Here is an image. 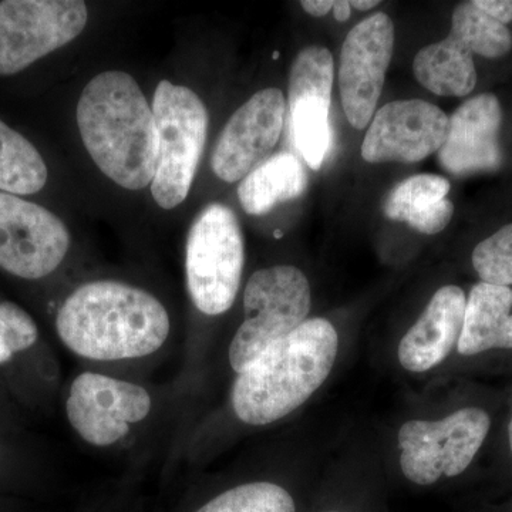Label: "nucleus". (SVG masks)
<instances>
[{"label": "nucleus", "instance_id": "nucleus-2", "mask_svg": "<svg viewBox=\"0 0 512 512\" xmlns=\"http://www.w3.org/2000/svg\"><path fill=\"white\" fill-rule=\"evenodd\" d=\"M77 126L87 153L110 180L131 191L153 183L160 153L156 117L130 74H97L77 103Z\"/></svg>", "mask_w": 512, "mask_h": 512}, {"label": "nucleus", "instance_id": "nucleus-30", "mask_svg": "<svg viewBox=\"0 0 512 512\" xmlns=\"http://www.w3.org/2000/svg\"><path fill=\"white\" fill-rule=\"evenodd\" d=\"M13 355L10 353L8 343H6V329L5 323H3L2 316H0V365H5Z\"/></svg>", "mask_w": 512, "mask_h": 512}, {"label": "nucleus", "instance_id": "nucleus-4", "mask_svg": "<svg viewBox=\"0 0 512 512\" xmlns=\"http://www.w3.org/2000/svg\"><path fill=\"white\" fill-rule=\"evenodd\" d=\"M245 245L241 225L227 205H207L192 222L185 248L188 292L208 316L231 309L241 285Z\"/></svg>", "mask_w": 512, "mask_h": 512}, {"label": "nucleus", "instance_id": "nucleus-1", "mask_svg": "<svg viewBox=\"0 0 512 512\" xmlns=\"http://www.w3.org/2000/svg\"><path fill=\"white\" fill-rule=\"evenodd\" d=\"M170 328L167 309L156 296L117 281L80 286L56 318L64 346L74 355L100 362L153 355L167 342Z\"/></svg>", "mask_w": 512, "mask_h": 512}, {"label": "nucleus", "instance_id": "nucleus-23", "mask_svg": "<svg viewBox=\"0 0 512 512\" xmlns=\"http://www.w3.org/2000/svg\"><path fill=\"white\" fill-rule=\"evenodd\" d=\"M197 512H296L293 498L274 483L238 485L212 498Z\"/></svg>", "mask_w": 512, "mask_h": 512}, {"label": "nucleus", "instance_id": "nucleus-25", "mask_svg": "<svg viewBox=\"0 0 512 512\" xmlns=\"http://www.w3.org/2000/svg\"><path fill=\"white\" fill-rule=\"evenodd\" d=\"M473 266L481 282L498 286L512 285V222L498 229L477 245Z\"/></svg>", "mask_w": 512, "mask_h": 512}, {"label": "nucleus", "instance_id": "nucleus-20", "mask_svg": "<svg viewBox=\"0 0 512 512\" xmlns=\"http://www.w3.org/2000/svg\"><path fill=\"white\" fill-rule=\"evenodd\" d=\"M49 177L42 154L32 143L0 120V191L33 195Z\"/></svg>", "mask_w": 512, "mask_h": 512}, {"label": "nucleus", "instance_id": "nucleus-13", "mask_svg": "<svg viewBox=\"0 0 512 512\" xmlns=\"http://www.w3.org/2000/svg\"><path fill=\"white\" fill-rule=\"evenodd\" d=\"M447 133L446 113L429 101H392L373 116L362 157L372 164L419 163L439 153Z\"/></svg>", "mask_w": 512, "mask_h": 512}, {"label": "nucleus", "instance_id": "nucleus-18", "mask_svg": "<svg viewBox=\"0 0 512 512\" xmlns=\"http://www.w3.org/2000/svg\"><path fill=\"white\" fill-rule=\"evenodd\" d=\"M308 177L301 161L291 153H278L258 165L241 181L239 202L249 215H265L282 202L301 197Z\"/></svg>", "mask_w": 512, "mask_h": 512}, {"label": "nucleus", "instance_id": "nucleus-14", "mask_svg": "<svg viewBox=\"0 0 512 512\" xmlns=\"http://www.w3.org/2000/svg\"><path fill=\"white\" fill-rule=\"evenodd\" d=\"M501 124L503 111L494 94H480L461 104L448 117L447 138L439 150L441 167L456 177L497 171L503 164Z\"/></svg>", "mask_w": 512, "mask_h": 512}, {"label": "nucleus", "instance_id": "nucleus-15", "mask_svg": "<svg viewBox=\"0 0 512 512\" xmlns=\"http://www.w3.org/2000/svg\"><path fill=\"white\" fill-rule=\"evenodd\" d=\"M466 293L448 285L434 293L419 320L399 345V362L413 373L427 372L440 365L456 348L463 330Z\"/></svg>", "mask_w": 512, "mask_h": 512}, {"label": "nucleus", "instance_id": "nucleus-10", "mask_svg": "<svg viewBox=\"0 0 512 512\" xmlns=\"http://www.w3.org/2000/svg\"><path fill=\"white\" fill-rule=\"evenodd\" d=\"M151 397L144 387L100 373H82L73 380L66 400L70 426L86 443L110 447L146 420Z\"/></svg>", "mask_w": 512, "mask_h": 512}, {"label": "nucleus", "instance_id": "nucleus-29", "mask_svg": "<svg viewBox=\"0 0 512 512\" xmlns=\"http://www.w3.org/2000/svg\"><path fill=\"white\" fill-rule=\"evenodd\" d=\"M332 10L336 20L346 22L350 18V13H352V6H350L348 0H338V2H333Z\"/></svg>", "mask_w": 512, "mask_h": 512}, {"label": "nucleus", "instance_id": "nucleus-24", "mask_svg": "<svg viewBox=\"0 0 512 512\" xmlns=\"http://www.w3.org/2000/svg\"><path fill=\"white\" fill-rule=\"evenodd\" d=\"M335 63L326 47L309 46L293 60L289 76V103L308 97L332 99Z\"/></svg>", "mask_w": 512, "mask_h": 512}, {"label": "nucleus", "instance_id": "nucleus-21", "mask_svg": "<svg viewBox=\"0 0 512 512\" xmlns=\"http://www.w3.org/2000/svg\"><path fill=\"white\" fill-rule=\"evenodd\" d=\"M448 36L466 46L473 55L498 59L512 49V35L507 26L485 15L474 2L458 6L451 19Z\"/></svg>", "mask_w": 512, "mask_h": 512}, {"label": "nucleus", "instance_id": "nucleus-27", "mask_svg": "<svg viewBox=\"0 0 512 512\" xmlns=\"http://www.w3.org/2000/svg\"><path fill=\"white\" fill-rule=\"evenodd\" d=\"M474 5L485 15L507 25L512 20V0H476Z\"/></svg>", "mask_w": 512, "mask_h": 512}, {"label": "nucleus", "instance_id": "nucleus-11", "mask_svg": "<svg viewBox=\"0 0 512 512\" xmlns=\"http://www.w3.org/2000/svg\"><path fill=\"white\" fill-rule=\"evenodd\" d=\"M394 50L393 20L376 13L357 23L340 53L339 89L350 126L365 130L375 116Z\"/></svg>", "mask_w": 512, "mask_h": 512}, {"label": "nucleus", "instance_id": "nucleus-19", "mask_svg": "<svg viewBox=\"0 0 512 512\" xmlns=\"http://www.w3.org/2000/svg\"><path fill=\"white\" fill-rule=\"evenodd\" d=\"M473 53L456 39L423 47L413 62L417 82L429 92L443 97H466L477 84Z\"/></svg>", "mask_w": 512, "mask_h": 512}, {"label": "nucleus", "instance_id": "nucleus-31", "mask_svg": "<svg viewBox=\"0 0 512 512\" xmlns=\"http://www.w3.org/2000/svg\"><path fill=\"white\" fill-rule=\"evenodd\" d=\"M379 5V0H352V2H350V6H352L353 9L360 10V12H366V10L376 8V6Z\"/></svg>", "mask_w": 512, "mask_h": 512}, {"label": "nucleus", "instance_id": "nucleus-17", "mask_svg": "<svg viewBox=\"0 0 512 512\" xmlns=\"http://www.w3.org/2000/svg\"><path fill=\"white\" fill-rule=\"evenodd\" d=\"M448 191L450 183L441 175H413L390 191L384 214L421 234H439L454 215V204L446 198Z\"/></svg>", "mask_w": 512, "mask_h": 512}, {"label": "nucleus", "instance_id": "nucleus-16", "mask_svg": "<svg viewBox=\"0 0 512 512\" xmlns=\"http://www.w3.org/2000/svg\"><path fill=\"white\" fill-rule=\"evenodd\" d=\"M512 289L480 282L471 289L457 350L476 356L491 349H512Z\"/></svg>", "mask_w": 512, "mask_h": 512}, {"label": "nucleus", "instance_id": "nucleus-8", "mask_svg": "<svg viewBox=\"0 0 512 512\" xmlns=\"http://www.w3.org/2000/svg\"><path fill=\"white\" fill-rule=\"evenodd\" d=\"M89 10L82 0L0 2V76L25 70L83 32Z\"/></svg>", "mask_w": 512, "mask_h": 512}, {"label": "nucleus", "instance_id": "nucleus-6", "mask_svg": "<svg viewBox=\"0 0 512 512\" xmlns=\"http://www.w3.org/2000/svg\"><path fill=\"white\" fill-rule=\"evenodd\" d=\"M311 286L301 269L279 265L256 271L244 292L245 319L231 346L229 365L247 369L269 346L308 320Z\"/></svg>", "mask_w": 512, "mask_h": 512}, {"label": "nucleus", "instance_id": "nucleus-32", "mask_svg": "<svg viewBox=\"0 0 512 512\" xmlns=\"http://www.w3.org/2000/svg\"><path fill=\"white\" fill-rule=\"evenodd\" d=\"M508 437H510V448H511V454H512V416L510 420V426H508Z\"/></svg>", "mask_w": 512, "mask_h": 512}, {"label": "nucleus", "instance_id": "nucleus-7", "mask_svg": "<svg viewBox=\"0 0 512 512\" xmlns=\"http://www.w3.org/2000/svg\"><path fill=\"white\" fill-rule=\"evenodd\" d=\"M491 419L480 407H464L439 421L410 420L399 430L400 467L414 484L457 477L473 463Z\"/></svg>", "mask_w": 512, "mask_h": 512}, {"label": "nucleus", "instance_id": "nucleus-9", "mask_svg": "<svg viewBox=\"0 0 512 512\" xmlns=\"http://www.w3.org/2000/svg\"><path fill=\"white\" fill-rule=\"evenodd\" d=\"M70 248V234L52 211L0 191V268L22 279L55 272Z\"/></svg>", "mask_w": 512, "mask_h": 512}, {"label": "nucleus", "instance_id": "nucleus-26", "mask_svg": "<svg viewBox=\"0 0 512 512\" xmlns=\"http://www.w3.org/2000/svg\"><path fill=\"white\" fill-rule=\"evenodd\" d=\"M0 316L6 329V343L12 355L25 352L35 345L39 330L25 309L13 302L0 303Z\"/></svg>", "mask_w": 512, "mask_h": 512}, {"label": "nucleus", "instance_id": "nucleus-12", "mask_svg": "<svg viewBox=\"0 0 512 512\" xmlns=\"http://www.w3.org/2000/svg\"><path fill=\"white\" fill-rule=\"evenodd\" d=\"M285 121L284 93L275 87L255 93L225 124L212 153L214 174L225 183L244 180L271 157Z\"/></svg>", "mask_w": 512, "mask_h": 512}, {"label": "nucleus", "instance_id": "nucleus-3", "mask_svg": "<svg viewBox=\"0 0 512 512\" xmlns=\"http://www.w3.org/2000/svg\"><path fill=\"white\" fill-rule=\"evenodd\" d=\"M339 336L329 320L308 319L238 373L232 409L242 423L266 426L301 407L328 379Z\"/></svg>", "mask_w": 512, "mask_h": 512}, {"label": "nucleus", "instance_id": "nucleus-28", "mask_svg": "<svg viewBox=\"0 0 512 512\" xmlns=\"http://www.w3.org/2000/svg\"><path fill=\"white\" fill-rule=\"evenodd\" d=\"M301 5L313 18H323L333 9V0H303Z\"/></svg>", "mask_w": 512, "mask_h": 512}, {"label": "nucleus", "instance_id": "nucleus-22", "mask_svg": "<svg viewBox=\"0 0 512 512\" xmlns=\"http://www.w3.org/2000/svg\"><path fill=\"white\" fill-rule=\"evenodd\" d=\"M330 103L332 99L308 97L289 104L296 147L313 171L322 167L329 153L332 141Z\"/></svg>", "mask_w": 512, "mask_h": 512}, {"label": "nucleus", "instance_id": "nucleus-33", "mask_svg": "<svg viewBox=\"0 0 512 512\" xmlns=\"http://www.w3.org/2000/svg\"><path fill=\"white\" fill-rule=\"evenodd\" d=\"M329 512H338V511H329Z\"/></svg>", "mask_w": 512, "mask_h": 512}, {"label": "nucleus", "instance_id": "nucleus-5", "mask_svg": "<svg viewBox=\"0 0 512 512\" xmlns=\"http://www.w3.org/2000/svg\"><path fill=\"white\" fill-rule=\"evenodd\" d=\"M160 153L151 183L154 200L164 210L183 204L190 194L208 133V111L197 93L161 80L154 93Z\"/></svg>", "mask_w": 512, "mask_h": 512}]
</instances>
